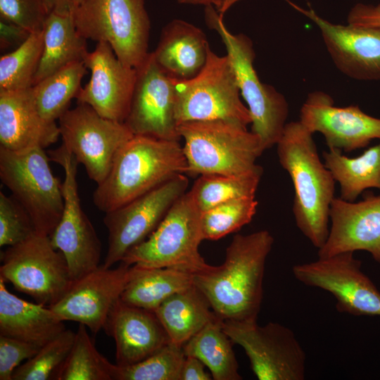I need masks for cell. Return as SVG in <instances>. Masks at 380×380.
Instances as JSON below:
<instances>
[{
    "instance_id": "cell-1",
    "label": "cell",
    "mask_w": 380,
    "mask_h": 380,
    "mask_svg": "<svg viewBox=\"0 0 380 380\" xmlns=\"http://www.w3.org/2000/svg\"><path fill=\"white\" fill-rule=\"evenodd\" d=\"M274 243L267 230L235 235L220 266L194 275V285L203 293L222 321L255 322L263 298L265 262Z\"/></svg>"
},
{
    "instance_id": "cell-2",
    "label": "cell",
    "mask_w": 380,
    "mask_h": 380,
    "mask_svg": "<svg viewBox=\"0 0 380 380\" xmlns=\"http://www.w3.org/2000/svg\"><path fill=\"white\" fill-rule=\"evenodd\" d=\"M312 134L299 120L289 122L276 145L279 163L293 182L296 226L319 249L329 232L336 181L320 160Z\"/></svg>"
},
{
    "instance_id": "cell-3",
    "label": "cell",
    "mask_w": 380,
    "mask_h": 380,
    "mask_svg": "<svg viewBox=\"0 0 380 380\" xmlns=\"http://www.w3.org/2000/svg\"><path fill=\"white\" fill-rule=\"evenodd\" d=\"M186 172L179 141L134 135L117 153L108 175L93 193V202L106 213Z\"/></svg>"
},
{
    "instance_id": "cell-4",
    "label": "cell",
    "mask_w": 380,
    "mask_h": 380,
    "mask_svg": "<svg viewBox=\"0 0 380 380\" xmlns=\"http://www.w3.org/2000/svg\"><path fill=\"white\" fill-rule=\"evenodd\" d=\"M184 139L187 172L239 175L263 170L255 163L264 151L259 137L246 127L223 120H196L178 125Z\"/></svg>"
},
{
    "instance_id": "cell-5",
    "label": "cell",
    "mask_w": 380,
    "mask_h": 380,
    "mask_svg": "<svg viewBox=\"0 0 380 380\" xmlns=\"http://www.w3.org/2000/svg\"><path fill=\"white\" fill-rule=\"evenodd\" d=\"M205 19L225 46L241 96L251 115V132L259 137L265 151L276 145L283 134L289 115L288 102L274 87L260 80L253 66L255 51L251 39L243 34L232 33L222 15L213 6L205 7Z\"/></svg>"
},
{
    "instance_id": "cell-6",
    "label": "cell",
    "mask_w": 380,
    "mask_h": 380,
    "mask_svg": "<svg viewBox=\"0 0 380 380\" xmlns=\"http://www.w3.org/2000/svg\"><path fill=\"white\" fill-rule=\"evenodd\" d=\"M201 213L190 192H186L154 232L131 248L121 262L145 269L171 268L194 275L208 271L213 266L198 251L204 240Z\"/></svg>"
},
{
    "instance_id": "cell-7",
    "label": "cell",
    "mask_w": 380,
    "mask_h": 380,
    "mask_svg": "<svg viewBox=\"0 0 380 380\" xmlns=\"http://www.w3.org/2000/svg\"><path fill=\"white\" fill-rule=\"evenodd\" d=\"M72 15L84 38L108 43L125 65L137 68L149 53L145 0H82Z\"/></svg>"
},
{
    "instance_id": "cell-8",
    "label": "cell",
    "mask_w": 380,
    "mask_h": 380,
    "mask_svg": "<svg viewBox=\"0 0 380 380\" xmlns=\"http://www.w3.org/2000/svg\"><path fill=\"white\" fill-rule=\"evenodd\" d=\"M41 147L13 151L0 147V179L30 214L37 234L50 236L64 208L63 183Z\"/></svg>"
},
{
    "instance_id": "cell-9",
    "label": "cell",
    "mask_w": 380,
    "mask_h": 380,
    "mask_svg": "<svg viewBox=\"0 0 380 380\" xmlns=\"http://www.w3.org/2000/svg\"><path fill=\"white\" fill-rule=\"evenodd\" d=\"M175 116L177 124L188 121L223 120L247 127L248 108L227 55L220 56L209 47L205 66L194 77L176 81Z\"/></svg>"
},
{
    "instance_id": "cell-10",
    "label": "cell",
    "mask_w": 380,
    "mask_h": 380,
    "mask_svg": "<svg viewBox=\"0 0 380 380\" xmlns=\"http://www.w3.org/2000/svg\"><path fill=\"white\" fill-rule=\"evenodd\" d=\"M1 262L0 278L46 307L59 301L73 283L64 255L47 236L36 233L8 246Z\"/></svg>"
},
{
    "instance_id": "cell-11",
    "label": "cell",
    "mask_w": 380,
    "mask_h": 380,
    "mask_svg": "<svg viewBox=\"0 0 380 380\" xmlns=\"http://www.w3.org/2000/svg\"><path fill=\"white\" fill-rule=\"evenodd\" d=\"M233 343L240 346L259 380H304L306 355L291 329L277 322L222 321Z\"/></svg>"
},
{
    "instance_id": "cell-12",
    "label": "cell",
    "mask_w": 380,
    "mask_h": 380,
    "mask_svg": "<svg viewBox=\"0 0 380 380\" xmlns=\"http://www.w3.org/2000/svg\"><path fill=\"white\" fill-rule=\"evenodd\" d=\"M48 155L65 172L63 212L49 238L53 248L64 255L74 282L100 266L101 243L81 206L77 182L79 163L63 144Z\"/></svg>"
},
{
    "instance_id": "cell-13",
    "label": "cell",
    "mask_w": 380,
    "mask_h": 380,
    "mask_svg": "<svg viewBox=\"0 0 380 380\" xmlns=\"http://www.w3.org/2000/svg\"><path fill=\"white\" fill-rule=\"evenodd\" d=\"M58 120L62 144L97 185L108 175L118 151L134 136L124 122L105 118L85 103H77Z\"/></svg>"
},
{
    "instance_id": "cell-14",
    "label": "cell",
    "mask_w": 380,
    "mask_h": 380,
    "mask_svg": "<svg viewBox=\"0 0 380 380\" xmlns=\"http://www.w3.org/2000/svg\"><path fill=\"white\" fill-rule=\"evenodd\" d=\"M189 179L179 174L151 191L105 213L108 249L102 266L110 268L121 262L132 248L145 241L158 227L175 202L188 187Z\"/></svg>"
},
{
    "instance_id": "cell-15",
    "label": "cell",
    "mask_w": 380,
    "mask_h": 380,
    "mask_svg": "<svg viewBox=\"0 0 380 380\" xmlns=\"http://www.w3.org/2000/svg\"><path fill=\"white\" fill-rule=\"evenodd\" d=\"M361 267L353 252H344L296 265L292 272L303 284L331 293L338 312L380 317V291Z\"/></svg>"
},
{
    "instance_id": "cell-16",
    "label": "cell",
    "mask_w": 380,
    "mask_h": 380,
    "mask_svg": "<svg viewBox=\"0 0 380 380\" xmlns=\"http://www.w3.org/2000/svg\"><path fill=\"white\" fill-rule=\"evenodd\" d=\"M136 69L134 89L124 123L134 135L179 141L175 116L176 80L160 68L152 52Z\"/></svg>"
},
{
    "instance_id": "cell-17",
    "label": "cell",
    "mask_w": 380,
    "mask_h": 380,
    "mask_svg": "<svg viewBox=\"0 0 380 380\" xmlns=\"http://www.w3.org/2000/svg\"><path fill=\"white\" fill-rule=\"evenodd\" d=\"M132 272L133 266L123 262L114 269L100 265L75 281L64 296L49 308L63 322L83 324L96 334L103 329Z\"/></svg>"
},
{
    "instance_id": "cell-18",
    "label": "cell",
    "mask_w": 380,
    "mask_h": 380,
    "mask_svg": "<svg viewBox=\"0 0 380 380\" xmlns=\"http://www.w3.org/2000/svg\"><path fill=\"white\" fill-rule=\"evenodd\" d=\"M299 121L312 134L321 133L329 148L351 152L380 139V119L358 106H335L331 96L320 91L308 94Z\"/></svg>"
},
{
    "instance_id": "cell-19",
    "label": "cell",
    "mask_w": 380,
    "mask_h": 380,
    "mask_svg": "<svg viewBox=\"0 0 380 380\" xmlns=\"http://www.w3.org/2000/svg\"><path fill=\"white\" fill-rule=\"evenodd\" d=\"M84 63L91 77L79 91L77 103L90 106L105 118L124 122L130 108L137 69L125 65L106 42H97Z\"/></svg>"
},
{
    "instance_id": "cell-20",
    "label": "cell",
    "mask_w": 380,
    "mask_h": 380,
    "mask_svg": "<svg viewBox=\"0 0 380 380\" xmlns=\"http://www.w3.org/2000/svg\"><path fill=\"white\" fill-rule=\"evenodd\" d=\"M286 1L317 25L329 54L342 73L357 80H380V27L334 24L312 8Z\"/></svg>"
},
{
    "instance_id": "cell-21",
    "label": "cell",
    "mask_w": 380,
    "mask_h": 380,
    "mask_svg": "<svg viewBox=\"0 0 380 380\" xmlns=\"http://www.w3.org/2000/svg\"><path fill=\"white\" fill-rule=\"evenodd\" d=\"M327 239L319 258L365 251L380 263V195L368 191L359 202L334 198L330 208Z\"/></svg>"
},
{
    "instance_id": "cell-22",
    "label": "cell",
    "mask_w": 380,
    "mask_h": 380,
    "mask_svg": "<svg viewBox=\"0 0 380 380\" xmlns=\"http://www.w3.org/2000/svg\"><path fill=\"white\" fill-rule=\"evenodd\" d=\"M103 329L115 343L116 365L139 362L169 344V336L156 312L130 305L120 298L110 310Z\"/></svg>"
},
{
    "instance_id": "cell-23",
    "label": "cell",
    "mask_w": 380,
    "mask_h": 380,
    "mask_svg": "<svg viewBox=\"0 0 380 380\" xmlns=\"http://www.w3.org/2000/svg\"><path fill=\"white\" fill-rule=\"evenodd\" d=\"M60 136L58 125L39 113L32 87L0 91V147L13 151L45 148Z\"/></svg>"
},
{
    "instance_id": "cell-24",
    "label": "cell",
    "mask_w": 380,
    "mask_h": 380,
    "mask_svg": "<svg viewBox=\"0 0 380 380\" xmlns=\"http://www.w3.org/2000/svg\"><path fill=\"white\" fill-rule=\"evenodd\" d=\"M209 47L201 29L184 20L175 19L163 28L156 49L152 53L170 77L183 81L202 70Z\"/></svg>"
},
{
    "instance_id": "cell-25",
    "label": "cell",
    "mask_w": 380,
    "mask_h": 380,
    "mask_svg": "<svg viewBox=\"0 0 380 380\" xmlns=\"http://www.w3.org/2000/svg\"><path fill=\"white\" fill-rule=\"evenodd\" d=\"M65 329L50 308L11 293L0 278V335L42 346Z\"/></svg>"
},
{
    "instance_id": "cell-26",
    "label": "cell",
    "mask_w": 380,
    "mask_h": 380,
    "mask_svg": "<svg viewBox=\"0 0 380 380\" xmlns=\"http://www.w3.org/2000/svg\"><path fill=\"white\" fill-rule=\"evenodd\" d=\"M43 33V51L32 86L71 63L84 61L89 53L87 39L76 29L72 10L49 13Z\"/></svg>"
},
{
    "instance_id": "cell-27",
    "label": "cell",
    "mask_w": 380,
    "mask_h": 380,
    "mask_svg": "<svg viewBox=\"0 0 380 380\" xmlns=\"http://www.w3.org/2000/svg\"><path fill=\"white\" fill-rule=\"evenodd\" d=\"M155 312L170 342L181 347L217 318L205 296L195 285L170 296Z\"/></svg>"
},
{
    "instance_id": "cell-28",
    "label": "cell",
    "mask_w": 380,
    "mask_h": 380,
    "mask_svg": "<svg viewBox=\"0 0 380 380\" xmlns=\"http://www.w3.org/2000/svg\"><path fill=\"white\" fill-rule=\"evenodd\" d=\"M322 157L340 185L341 199L353 202L369 188L380 190V142L355 158H349L334 148L323 151Z\"/></svg>"
},
{
    "instance_id": "cell-29",
    "label": "cell",
    "mask_w": 380,
    "mask_h": 380,
    "mask_svg": "<svg viewBox=\"0 0 380 380\" xmlns=\"http://www.w3.org/2000/svg\"><path fill=\"white\" fill-rule=\"evenodd\" d=\"M133 266L132 275L120 300L126 304L154 311L172 295L194 285V274L171 268Z\"/></svg>"
},
{
    "instance_id": "cell-30",
    "label": "cell",
    "mask_w": 380,
    "mask_h": 380,
    "mask_svg": "<svg viewBox=\"0 0 380 380\" xmlns=\"http://www.w3.org/2000/svg\"><path fill=\"white\" fill-rule=\"evenodd\" d=\"M232 341L217 318L192 336L182 347L186 356L199 359L214 380H241Z\"/></svg>"
},
{
    "instance_id": "cell-31",
    "label": "cell",
    "mask_w": 380,
    "mask_h": 380,
    "mask_svg": "<svg viewBox=\"0 0 380 380\" xmlns=\"http://www.w3.org/2000/svg\"><path fill=\"white\" fill-rule=\"evenodd\" d=\"M84 61L71 63L32 87L36 106L41 115L56 122L77 97L86 72Z\"/></svg>"
},
{
    "instance_id": "cell-32",
    "label": "cell",
    "mask_w": 380,
    "mask_h": 380,
    "mask_svg": "<svg viewBox=\"0 0 380 380\" xmlns=\"http://www.w3.org/2000/svg\"><path fill=\"white\" fill-rule=\"evenodd\" d=\"M263 170L239 175H202L189 191L201 212L223 202L255 197Z\"/></svg>"
},
{
    "instance_id": "cell-33",
    "label": "cell",
    "mask_w": 380,
    "mask_h": 380,
    "mask_svg": "<svg viewBox=\"0 0 380 380\" xmlns=\"http://www.w3.org/2000/svg\"><path fill=\"white\" fill-rule=\"evenodd\" d=\"M87 328L80 324L57 380H113L114 364L97 350Z\"/></svg>"
},
{
    "instance_id": "cell-34",
    "label": "cell",
    "mask_w": 380,
    "mask_h": 380,
    "mask_svg": "<svg viewBox=\"0 0 380 380\" xmlns=\"http://www.w3.org/2000/svg\"><path fill=\"white\" fill-rule=\"evenodd\" d=\"M44 46L43 30L32 33L13 51L0 58V91H18L32 87Z\"/></svg>"
},
{
    "instance_id": "cell-35",
    "label": "cell",
    "mask_w": 380,
    "mask_h": 380,
    "mask_svg": "<svg viewBox=\"0 0 380 380\" xmlns=\"http://www.w3.org/2000/svg\"><path fill=\"white\" fill-rule=\"evenodd\" d=\"M185 357L182 347L170 343L139 362L114 364L113 380H180Z\"/></svg>"
},
{
    "instance_id": "cell-36",
    "label": "cell",
    "mask_w": 380,
    "mask_h": 380,
    "mask_svg": "<svg viewBox=\"0 0 380 380\" xmlns=\"http://www.w3.org/2000/svg\"><path fill=\"white\" fill-rule=\"evenodd\" d=\"M255 197H243L220 203L201 213L204 240H218L248 224L256 213Z\"/></svg>"
},
{
    "instance_id": "cell-37",
    "label": "cell",
    "mask_w": 380,
    "mask_h": 380,
    "mask_svg": "<svg viewBox=\"0 0 380 380\" xmlns=\"http://www.w3.org/2000/svg\"><path fill=\"white\" fill-rule=\"evenodd\" d=\"M75 333L65 329L42 346L14 371L12 380L56 379L74 343Z\"/></svg>"
},
{
    "instance_id": "cell-38",
    "label": "cell",
    "mask_w": 380,
    "mask_h": 380,
    "mask_svg": "<svg viewBox=\"0 0 380 380\" xmlns=\"http://www.w3.org/2000/svg\"><path fill=\"white\" fill-rule=\"evenodd\" d=\"M37 233L24 207L11 195L0 191V246L21 243Z\"/></svg>"
},
{
    "instance_id": "cell-39",
    "label": "cell",
    "mask_w": 380,
    "mask_h": 380,
    "mask_svg": "<svg viewBox=\"0 0 380 380\" xmlns=\"http://www.w3.org/2000/svg\"><path fill=\"white\" fill-rule=\"evenodd\" d=\"M48 15L44 0H0L1 20L31 33L43 30Z\"/></svg>"
},
{
    "instance_id": "cell-40",
    "label": "cell",
    "mask_w": 380,
    "mask_h": 380,
    "mask_svg": "<svg viewBox=\"0 0 380 380\" xmlns=\"http://www.w3.org/2000/svg\"><path fill=\"white\" fill-rule=\"evenodd\" d=\"M42 346L0 335V380H12L15 369L34 356Z\"/></svg>"
},
{
    "instance_id": "cell-41",
    "label": "cell",
    "mask_w": 380,
    "mask_h": 380,
    "mask_svg": "<svg viewBox=\"0 0 380 380\" xmlns=\"http://www.w3.org/2000/svg\"><path fill=\"white\" fill-rule=\"evenodd\" d=\"M348 24L355 26L380 27V5H355L349 12Z\"/></svg>"
},
{
    "instance_id": "cell-42",
    "label": "cell",
    "mask_w": 380,
    "mask_h": 380,
    "mask_svg": "<svg viewBox=\"0 0 380 380\" xmlns=\"http://www.w3.org/2000/svg\"><path fill=\"white\" fill-rule=\"evenodd\" d=\"M32 33L14 23L0 20L1 49L21 45Z\"/></svg>"
},
{
    "instance_id": "cell-43",
    "label": "cell",
    "mask_w": 380,
    "mask_h": 380,
    "mask_svg": "<svg viewBox=\"0 0 380 380\" xmlns=\"http://www.w3.org/2000/svg\"><path fill=\"white\" fill-rule=\"evenodd\" d=\"M205 365L197 357L188 355L184 360L180 380H211L212 376L204 369Z\"/></svg>"
},
{
    "instance_id": "cell-44",
    "label": "cell",
    "mask_w": 380,
    "mask_h": 380,
    "mask_svg": "<svg viewBox=\"0 0 380 380\" xmlns=\"http://www.w3.org/2000/svg\"><path fill=\"white\" fill-rule=\"evenodd\" d=\"M235 0H177L179 4L188 5H201L205 7L213 6L222 15L223 11L229 6V1Z\"/></svg>"
},
{
    "instance_id": "cell-45",
    "label": "cell",
    "mask_w": 380,
    "mask_h": 380,
    "mask_svg": "<svg viewBox=\"0 0 380 380\" xmlns=\"http://www.w3.org/2000/svg\"><path fill=\"white\" fill-rule=\"evenodd\" d=\"M48 14L51 11H72V0H44Z\"/></svg>"
},
{
    "instance_id": "cell-46",
    "label": "cell",
    "mask_w": 380,
    "mask_h": 380,
    "mask_svg": "<svg viewBox=\"0 0 380 380\" xmlns=\"http://www.w3.org/2000/svg\"><path fill=\"white\" fill-rule=\"evenodd\" d=\"M82 0H72V10L77 6Z\"/></svg>"
}]
</instances>
